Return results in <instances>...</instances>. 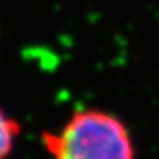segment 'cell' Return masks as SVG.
I'll return each mask as SVG.
<instances>
[{"label": "cell", "instance_id": "obj_1", "mask_svg": "<svg viewBox=\"0 0 159 159\" xmlns=\"http://www.w3.org/2000/svg\"><path fill=\"white\" fill-rule=\"evenodd\" d=\"M41 139L53 159H136L128 127L103 109L74 112L57 133L43 131Z\"/></svg>", "mask_w": 159, "mask_h": 159}, {"label": "cell", "instance_id": "obj_2", "mask_svg": "<svg viewBox=\"0 0 159 159\" xmlns=\"http://www.w3.org/2000/svg\"><path fill=\"white\" fill-rule=\"evenodd\" d=\"M21 133V125L16 119L0 108V159H6L13 149V143Z\"/></svg>", "mask_w": 159, "mask_h": 159}]
</instances>
